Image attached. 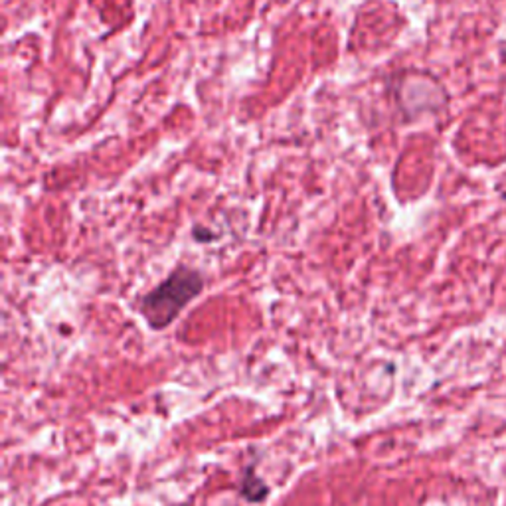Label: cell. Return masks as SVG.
<instances>
[{
	"label": "cell",
	"mask_w": 506,
	"mask_h": 506,
	"mask_svg": "<svg viewBox=\"0 0 506 506\" xmlns=\"http://www.w3.org/2000/svg\"><path fill=\"white\" fill-rule=\"evenodd\" d=\"M240 496H242L245 503H252V505H261L267 500L269 496V484L265 483L263 479L257 475L255 465H247L240 475Z\"/></svg>",
	"instance_id": "obj_2"
},
{
	"label": "cell",
	"mask_w": 506,
	"mask_h": 506,
	"mask_svg": "<svg viewBox=\"0 0 506 506\" xmlns=\"http://www.w3.org/2000/svg\"><path fill=\"white\" fill-rule=\"evenodd\" d=\"M202 289H204L202 273L194 267L178 265L162 283L150 289L140 299L138 303L140 317L152 331H164L202 293Z\"/></svg>",
	"instance_id": "obj_1"
}]
</instances>
